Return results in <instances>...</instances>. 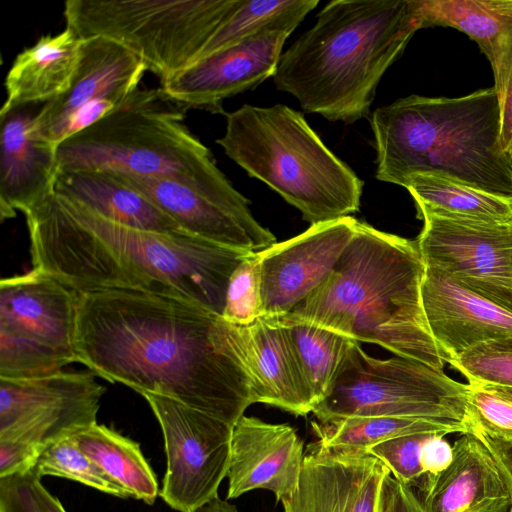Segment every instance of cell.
Returning <instances> with one entry per match:
<instances>
[{
	"mask_svg": "<svg viewBox=\"0 0 512 512\" xmlns=\"http://www.w3.org/2000/svg\"><path fill=\"white\" fill-rule=\"evenodd\" d=\"M509 512H512V506H511V508H510Z\"/></svg>",
	"mask_w": 512,
	"mask_h": 512,
	"instance_id": "cell-45",
	"label": "cell"
},
{
	"mask_svg": "<svg viewBox=\"0 0 512 512\" xmlns=\"http://www.w3.org/2000/svg\"><path fill=\"white\" fill-rule=\"evenodd\" d=\"M512 161V160H511Z\"/></svg>",
	"mask_w": 512,
	"mask_h": 512,
	"instance_id": "cell-46",
	"label": "cell"
},
{
	"mask_svg": "<svg viewBox=\"0 0 512 512\" xmlns=\"http://www.w3.org/2000/svg\"><path fill=\"white\" fill-rule=\"evenodd\" d=\"M450 465L437 475H423L419 487L426 512H509L512 485L493 454L474 434L452 446Z\"/></svg>",
	"mask_w": 512,
	"mask_h": 512,
	"instance_id": "cell-22",
	"label": "cell"
},
{
	"mask_svg": "<svg viewBox=\"0 0 512 512\" xmlns=\"http://www.w3.org/2000/svg\"><path fill=\"white\" fill-rule=\"evenodd\" d=\"M403 187L415 201L418 218L432 215L461 222L512 226V196L432 172L411 175Z\"/></svg>",
	"mask_w": 512,
	"mask_h": 512,
	"instance_id": "cell-27",
	"label": "cell"
},
{
	"mask_svg": "<svg viewBox=\"0 0 512 512\" xmlns=\"http://www.w3.org/2000/svg\"><path fill=\"white\" fill-rule=\"evenodd\" d=\"M470 385L468 410L475 432L512 440V402L481 385Z\"/></svg>",
	"mask_w": 512,
	"mask_h": 512,
	"instance_id": "cell-37",
	"label": "cell"
},
{
	"mask_svg": "<svg viewBox=\"0 0 512 512\" xmlns=\"http://www.w3.org/2000/svg\"><path fill=\"white\" fill-rule=\"evenodd\" d=\"M449 364L469 384L512 388V336L480 343Z\"/></svg>",
	"mask_w": 512,
	"mask_h": 512,
	"instance_id": "cell-33",
	"label": "cell"
},
{
	"mask_svg": "<svg viewBox=\"0 0 512 512\" xmlns=\"http://www.w3.org/2000/svg\"><path fill=\"white\" fill-rule=\"evenodd\" d=\"M442 433H434L422 448L421 463L424 475H437L445 470L453 459V448Z\"/></svg>",
	"mask_w": 512,
	"mask_h": 512,
	"instance_id": "cell-40",
	"label": "cell"
},
{
	"mask_svg": "<svg viewBox=\"0 0 512 512\" xmlns=\"http://www.w3.org/2000/svg\"><path fill=\"white\" fill-rule=\"evenodd\" d=\"M424 273L416 241L358 221L332 271L291 313L442 371L422 304Z\"/></svg>",
	"mask_w": 512,
	"mask_h": 512,
	"instance_id": "cell-4",
	"label": "cell"
},
{
	"mask_svg": "<svg viewBox=\"0 0 512 512\" xmlns=\"http://www.w3.org/2000/svg\"><path fill=\"white\" fill-rule=\"evenodd\" d=\"M420 218L424 264L512 313V226Z\"/></svg>",
	"mask_w": 512,
	"mask_h": 512,
	"instance_id": "cell-14",
	"label": "cell"
},
{
	"mask_svg": "<svg viewBox=\"0 0 512 512\" xmlns=\"http://www.w3.org/2000/svg\"><path fill=\"white\" fill-rule=\"evenodd\" d=\"M232 350L246 371L254 403L306 416L318 405L288 328L273 315L247 326L228 323Z\"/></svg>",
	"mask_w": 512,
	"mask_h": 512,
	"instance_id": "cell-18",
	"label": "cell"
},
{
	"mask_svg": "<svg viewBox=\"0 0 512 512\" xmlns=\"http://www.w3.org/2000/svg\"><path fill=\"white\" fill-rule=\"evenodd\" d=\"M75 350L96 376L231 426L254 404L228 322L195 303L134 291L79 294Z\"/></svg>",
	"mask_w": 512,
	"mask_h": 512,
	"instance_id": "cell-1",
	"label": "cell"
},
{
	"mask_svg": "<svg viewBox=\"0 0 512 512\" xmlns=\"http://www.w3.org/2000/svg\"><path fill=\"white\" fill-rule=\"evenodd\" d=\"M382 512H426L412 488L389 474L382 489Z\"/></svg>",
	"mask_w": 512,
	"mask_h": 512,
	"instance_id": "cell-39",
	"label": "cell"
},
{
	"mask_svg": "<svg viewBox=\"0 0 512 512\" xmlns=\"http://www.w3.org/2000/svg\"><path fill=\"white\" fill-rule=\"evenodd\" d=\"M262 315L260 258L252 252L230 277L221 316L230 324L247 326Z\"/></svg>",
	"mask_w": 512,
	"mask_h": 512,
	"instance_id": "cell-34",
	"label": "cell"
},
{
	"mask_svg": "<svg viewBox=\"0 0 512 512\" xmlns=\"http://www.w3.org/2000/svg\"><path fill=\"white\" fill-rule=\"evenodd\" d=\"M291 33H259L199 59L158 88L169 102L184 108L223 112L224 99L273 77L283 46Z\"/></svg>",
	"mask_w": 512,
	"mask_h": 512,
	"instance_id": "cell-15",
	"label": "cell"
},
{
	"mask_svg": "<svg viewBox=\"0 0 512 512\" xmlns=\"http://www.w3.org/2000/svg\"><path fill=\"white\" fill-rule=\"evenodd\" d=\"M192 512H238L236 506L219 496L193 510Z\"/></svg>",
	"mask_w": 512,
	"mask_h": 512,
	"instance_id": "cell-43",
	"label": "cell"
},
{
	"mask_svg": "<svg viewBox=\"0 0 512 512\" xmlns=\"http://www.w3.org/2000/svg\"><path fill=\"white\" fill-rule=\"evenodd\" d=\"M357 222L347 216L314 224L298 236L258 251L263 315L289 313L310 295L336 265Z\"/></svg>",
	"mask_w": 512,
	"mask_h": 512,
	"instance_id": "cell-16",
	"label": "cell"
},
{
	"mask_svg": "<svg viewBox=\"0 0 512 512\" xmlns=\"http://www.w3.org/2000/svg\"><path fill=\"white\" fill-rule=\"evenodd\" d=\"M434 433H414L379 443L367 453L380 460L399 482L416 486L424 475L422 448Z\"/></svg>",
	"mask_w": 512,
	"mask_h": 512,
	"instance_id": "cell-35",
	"label": "cell"
},
{
	"mask_svg": "<svg viewBox=\"0 0 512 512\" xmlns=\"http://www.w3.org/2000/svg\"><path fill=\"white\" fill-rule=\"evenodd\" d=\"M55 192L125 226L165 234H187L148 197L108 172H58Z\"/></svg>",
	"mask_w": 512,
	"mask_h": 512,
	"instance_id": "cell-26",
	"label": "cell"
},
{
	"mask_svg": "<svg viewBox=\"0 0 512 512\" xmlns=\"http://www.w3.org/2000/svg\"><path fill=\"white\" fill-rule=\"evenodd\" d=\"M24 215L33 268L79 294L142 292L222 315L230 277L253 252L125 226L56 192Z\"/></svg>",
	"mask_w": 512,
	"mask_h": 512,
	"instance_id": "cell-2",
	"label": "cell"
},
{
	"mask_svg": "<svg viewBox=\"0 0 512 512\" xmlns=\"http://www.w3.org/2000/svg\"><path fill=\"white\" fill-rule=\"evenodd\" d=\"M243 0H68L66 27L79 38L103 37L170 79L195 63Z\"/></svg>",
	"mask_w": 512,
	"mask_h": 512,
	"instance_id": "cell-8",
	"label": "cell"
},
{
	"mask_svg": "<svg viewBox=\"0 0 512 512\" xmlns=\"http://www.w3.org/2000/svg\"><path fill=\"white\" fill-rule=\"evenodd\" d=\"M82 39L70 28L40 37L14 59L4 86L0 115L37 103H47L68 90L81 57Z\"/></svg>",
	"mask_w": 512,
	"mask_h": 512,
	"instance_id": "cell-25",
	"label": "cell"
},
{
	"mask_svg": "<svg viewBox=\"0 0 512 512\" xmlns=\"http://www.w3.org/2000/svg\"><path fill=\"white\" fill-rule=\"evenodd\" d=\"M147 71L138 57L109 39H82L71 85L36 112L32 125L35 137L58 147L120 106L139 88Z\"/></svg>",
	"mask_w": 512,
	"mask_h": 512,
	"instance_id": "cell-13",
	"label": "cell"
},
{
	"mask_svg": "<svg viewBox=\"0 0 512 512\" xmlns=\"http://www.w3.org/2000/svg\"><path fill=\"white\" fill-rule=\"evenodd\" d=\"M142 396L164 438L166 470L159 496L173 510L192 512L218 496L228 472L233 426L170 397Z\"/></svg>",
	"mask_w": 512,
	"mask_h": 512,
	"instance_id": "cell-11",
	"label": "cell"
},
{
	"mask_svg": "<svg viewBox=\"0 0 512 512\" xmlns=\"http://www.w3.org/2000/svg\"><path fill=\"white\" fill-rule=\"evenodd\" d=\"M487 390L497 394L498 396L512 402V388L509 387H500V386H488V385H481Z\"/></svg>",
	"mask_w": 512,
	"mask_h": 512,
	"instance_id": "cell-44",
	"label": "cell"
},
{
	"mask_svg": "<svg viewBox=\"0 0 512 512\" xmlns=\"http://www.w3.org/2000/svg\"><path fill=\"white\" fill-rule=\"evenodd\" d=\"M181 109L158 88H137L111 113L58 145L59 172L164 178L223 203L249 205L184 124Z\"/></svg>",
	"mask_w": 512,
	"mask_h": 512,
	"instance_id": "cell-6",
	"label": "cell"
},
{
	"mask_svg": "<svg viewBox=\"0 0 512 512\" xmlns=\"http://www.w3.org/2000/svg\"><path fill=\"white\" fill-rule=\"evenodd\" d=\"M108 173L148 197L189 235L253 252L276 243V237L254 218L249 205L223 203L169 179Z\"/></svg>",
	"mask_w": 512,
	"mask_h": 512,
	"instance_id": "cell-19",
	"label": "cell"
},
{
	"mask_svg": "<svg viewBox=\"0 0 512 512\" xmlns=\"http://www.w3.org/2000/svg\"><path fill=\"white\" fill-rule=\"evenodd\" d=\"M321 445L338 450L366 452L392 438L414 433H453L451 429L419 418L350 417L325 423L312 422Z\"/></svg>",
	"mask_w": 512,
	"mask_h": 512,
	"instance_id": "cell-31",
	"label": "cell"
},
{
	"mask_svg": "<svg viewBox=\"0 0 512 512\" xmlns=\"http://www.w3.org/2000/svg\"><path fill=\"white\" fill-rule=\"evenodd\" d=\"M425 317L445 362L472 347L512 336V313L425 265L421 284Z\"/></svg>",
	"mask_w": 512,
	"mask_h": 512,
	"instance_id": "cell-21",
	"label": "cell"
},
{
	"mask_svg": "<svg viewBox=\"0 0 512 512\" xmlns=\"http://www.w3.org/2000/svg\"><path fill=\"white\" fill-rule=\"evenodd\" d=\"M273 316L288 328L319 404L330 392L355 340L291 312Z\"/></svg>",
	"mask_w": 512,
	"mask_h": 512,
	"instance_id": "cell-29",
	"label": "cell"
},
{
	"mask_svg": "<svg viewBox=\"0 0 512 512\" xmlns=\"http://www.w3.org/2000/svg\"><path fill=\"white\" fill-rule=\"evenodd\" d=\"M33 472L39 477L56 476L82 483L118 498H129L76 444L72 436L49 444L40 452Z\"/></svg>",
	"mask_w": 512,
	"mask_h": 512,
	"instance_id": "cell-32",
	"label": "cell"
},
{
	"mask_svg": "<svg viewBox=\"0 0 512 512\" xmlns=\"http://www.w3.org/2000/svg\"><path fill=\"white\" fill-rule=\"evenodd\" d=\"M470 385L457 382L424 363L367 355L353 341L327 396L313 410L318 422L350 417L425 419L472 433L468 410Z\"/></svg>",
	"mask_w": 512,
	"mask_h": 512,
	"instance_id": "cell-9",
	"label": "cell"
},
{
	"mask_svg": "<svg viewBox=\"0 0 512 512\" xmlns=\"http://www.w3.org/2000/svg\"><path fill=\"white\" fill-rule=\"evenodd\" d=\"M79 293L34 269L0 282V378L46 377L77 362Z\"/></svg>",
	"mask_w": 512,
	"mask_h": 512,
	"instance_id": "cell-10",
	"label": "cell"
},
{
	"mask_svg": "<svg viewBox=\"0 0 512 512\" xmlns=\"http://www.w3.org/2000/svg\"><path fill=\"white\" fill-rule=\"evenodd\" d=\"M40 452L30 444L0 440V477L33 470Z\"/></svg>",
	"mask_w": 512,
	"mask_h": 512,
	"instance_id": "cell-38",
	"label": "cell"
},
{
	"mask_svg": "<svg viewBox=\"0 0 512 512\" xmlns=\"http://www.w3.org/2000/svg\"><path fill=\"white\" fill-rule=\"evenodd\" d=\"M370 122L378 180L403 187L413 174L441 173L512 196L494 87L454 98L410 95L375 109Z\"/></svg>",
	"mask_w": 512,
	"mask_h": 512,
	"instance_id": "cell-5",
	"label": "cell"
},
{
	"mask_svg": "<svg viewBox=\"0 0 512 512\" xmlns=\"http://www.w3.org/2000/svg\"><path fill=\"white\" fill-rule=\"evenodd\" d=\"M93 372H59L31 379L0 378V440L40 451L97 424L105 388Z\"/></svg>",
	"mask_w": 512,
	"mask_h": 512,
	"instance_id": "cell-12",
	"label": "cell"
},
{
	"mask_svg": "<svg viewBox=\"0 0 512 512\" xmlns=\"http://www.w3.org/2000/svg\"><path fill=\"white\" fill-rule=\"evenodd\" d=\"M318 4V0H243L215 32L199 59L262 32L292 33Z\"/></svg>",
	"mask_w": 512,
	"mask_h": 512,
	"instance_id": "cell-30",
	"label": "cell"
},
{
	"mask_svg": "<svg viewBox=\"0 0 512 512\" xmlns=\"http://www.w3.org/2000/svg\"><path fill=\"white\" fill-rule=\"evenodd\" d=\"M500 117L499 145L502 152L512 160V73L500 102Z\"/></svg>",
	"mask_w": 512,
	"mask_h": 512,
	"instance_id": "cell-41",
	"label": "cell"
},
{
	"mask_svg": "<svg viewBox=\"0 0 512 512\" xmlns=\"http://www.w3.org/2000/svg\"><path fill=\"white\" fill-rule=\"evenodd\" d=\"M389 469L366 453L308 445L296 490L281 500L284 512H382Z\"/></svg>",
	"mask_w": 512,
	"mask_h": 512,
	"instance_id": "cell-17",
	"label": "cell"
},
{
	"mask_svg": "<svg viewBox=\"0 0 512 512\" xmlns=\"http://www.w3.org/2000/svg\"><path fill=\"white\" fill-rule=\"evenodd\" d=\"M422 28H455L489 60L499 104L512 73V0H414Z\"/></svg>",
	"mask_w": 512,
	"mask_h": 512,
	"instance_id": "cell-24",
	"label": "cell"
},
{
	"mask_svg": "<svg viewBox=\"0 0 512 512\" xmlns=\"http://www.w3.org/2000/svg\"><path fill=\"white\" fill-rule=\"evenodd\" d=\"M304 453L292 426L241 416L232 428L226 499L264 489L281 502L298 486Z\"/></svg>",
	"mask_w": 512,
	"mask_h": 512,
	"instance_id": "cell-20",
	"label": "cell"
},
{
	"mask_svg": "<svg viewBox=\"0 0 512 512\" xmlns=\"http://www.w3.org/2000/svg\"><path fill=\"white\" fill-rule=\"evenodd\" d=\"M79 448L129 496L153 505L160 494L157 477L140 444L94 424L72 435Z\"/></svg>",
	"mask_w": 512,
	"mask_h": 512,
	"instance_id": "cell-28",
	"label": "cell"
},
{
	"mask_svg": "<svg viewBox=\"0 0 512 512\" xmlns=\"http://www.w3.org/2000/svg\"><path fill=\"white\" fill-rule=\"evenodd\" d=\"M225 154L298 209L311 225L359 210L363 181L329 150L303 115L282 104L226 114Z\"/></svg>",
	"mask_w": 512,
	"mask_h": 512,
	"instance_id": "cell-7",
	"label": "cell"
},
{
	"mask_svg": "<svg viewBox=\"0 0 512 512\" xmlns=\"http://www.w3.org/2000/svg\"><path fill=\"white\" fill-rule=\"evenodd\" d=\"M473 434L478 437L493 454L503 473L512 485V440H501L478 431Z\"/></svg>",
	"mask_w": 512,
	"mask_h": 512,
	"instance_id": "cell-42",
	"label": "cell"
},
{
	"mask_svg": "<svg viewBox=\"0 0 512 512\" xmlns=\"http://www.w3.org/2000/svg\"><path fill=\"white\" fill-rule=\"evenodd\" d=\"M29 106L0 115L1 220L25 214L55 192L57 147L35 137Z\"/></svg>",
	"mask_w": 512,
	"mask_h": 512,
	"instance_id": "cell-23",
	"label": "cell"
},
{
	"mask_svg": "<svg viewBox=\"0 0 512 512\" xmlns=\"http://www.w3.org/2000/svg\"><path fill=\"white\" fill-rule=\"evenodd\" d=\"M0 512H67L33 470L0 477Z\"/></svg>",
	"mask_w": 512,
	"mask_h": 512,
	"instance_id": "cell-36",
	"label": "cell"
},
{
	"mask_svg": "<svg viewBox=\"0 0 512 512\" xmlns=\"http://www.w3.org/2000/svg\"><path fill=\"white\" fill-rule=\"evenodd\" d=\"M422 28L414 0H335L280 57L273 82L301 107L353 123L370 113L378 84Z\"/></svg>",
	"mask_w": 512,
	"mask_h": 512,
	"instance_id": "cell-3",
	"label": "cell"
}]
</instances>
